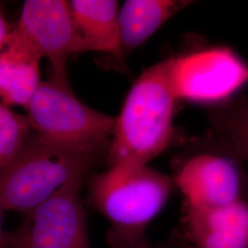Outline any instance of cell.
I'll use <instances>...</instances> for the list:
<instances>
[{
	"label": "cell",
	"mask_w": 248,
	"mask_h": 248,
	"mask_svg": "<svg viewBox=\"0 0 248 248\" xmlns=\"http://www.w3.org/2000/svg\"><path fill=\"white\" fill-rule=\"evenodd\" d=\"M176 186L173 177L152 169L114 166L89 177V199L108 222L109 248H152L151 222Z\"/></svg>",
	"instance_id": "cell-1"
},
{
	"label": "cell",
	"mask_w": 248,
	"mask_h": 248,
	"mask_svg": "<svg viewBox=\"0 0 248 248\" xmlns=\"http://www.w3.org/2000/svg\"><path fill=\"white\" fill-rule=\"evenodd\" d=\"M171 58L142 72L115 118L107 154L109 167L138 168L166 150L173 138V116L177 98L170 79Z\"/></svg>",
	"instance_id": "cell-2"
},
{
	"label": "cell",
	"mask_w": 248,
	"mask_h": 248,
	"mask_svg": "<svg viewBox=\"0 0 248 248\" xmlns=\"http://www.w3.org/2000/svg\"><path fill=\"white\" fill-rule=\"evenodd\" d=\"M102 156L31 134L14 159L0 169V205L4 211L30 213L66 183L85 178Z\"/></svg>",
	"instance_id": "cell-3"
},
{
	"label": "cell",
	"mask_w": 248,
	"mask_h": 248,
	"mask_svg": "<svg viewBox=\"0 0 248 248\" xmlns=\"http://www.w3.org/2000/svg\"><path fill=\"white\" fill-rule=\"evenodd\" d=\"M25 109L31 131L40 137L72 150L107 156L115 118L84 104L68 80L51 76L42 81Z\"/></svg>",
	"instance_id": "cell-4"
},
{
	"label": "cell",
	"mask_w": 248,
	"mask_h": 248,
	"mask_svg": "<svg viewBox=\"0 0 248 248\" xmlns=\"http://www.w3.org/2000/svg\"><path fill=\"white\" fill-rule=\"evenodd\" d=\"M83 181L71 180L26 213L16 230L5 233L3 248H91L79 197Z\"/></svg>",
	"instance_id": "cell-5"
},
{
	"label": "cell",
	"mask_w": 248,
	"mask_h": 248,
	"mask_svg": "<svg viewBox=\"0 0 248 248\" xmlns=\"http://www.w3.org/2000/svg\"><path fill=\"white\" fill-rule=\"evenodd\" d=\"M170 58L177 99L218 105L248 84V62L229 47H208Z\"/></svg>",
	"instance_id": "cell-6"
},
{
	"label": "cell",
	"mask_w": 248,
	"mask_h": 248,
	"mask_svg": "<svg viewBox=\"0 0 248 248\" xmlns=\"http://www.w3.org/2000/svg\"><path fill=\"white\" fill-rule=\"evenodd\" d=\"M243 162L230 144L222 151H202L181 161L174 174L175 185L185 204L197 208H215L242 200L247 174Z\"/></svg>",
	"instance_id": "cell-7"
},
{
	"label": "cell",
	"mask_w": 248,
	"mask_h": 248,
	"mask_svg": "<svg viewBox=\"0 0 248 248\" xmlns=\"http://www.w3.org/2000/svg\"><path fill=\"white\" fill-rule=\"evenodd\" d=\"M41 58L52 64V76L68 80L66 62L75 54L76 31L69 1L27 0L14 29Z\"/></svg>",
	"instance_id": "cell-8"
},
{
	"label": "cell",
	"mask_w": 248,
	"mask_h": 248,
	"mask_svg": "<svg viewBox=\"0 0 248 248\" xmlns=\"http://www.w3.org/2000/svg\"><path fill=\"white\" fill-rule=\"evenodd\" d=\"M178 229L196 248H248V203L240 200L215 208L185 204Z\"/></svg>",
	"instance_id": "cell-9"
},
{
	"label": "cell",
	"mask_w": 248,
	"mask_h": 248,
	"mask_svg": "<svg viewBox=\"0 0 248 248\" xmlns=\"http://www.w3.org/2000/svg\"><path fill=\"white\" fill-rule=\"evenodd\" d=\"M76 31L75 53L99 52L123 61L118 2L114 0L69 1Z\"/></svg>",
	"instance_id": "cell-10"
},
{
	"label": "cell",
	"mask_w": 248,
	"mask_h": 248,
	"mask_svg": "<svg viewBox=\"0 0 248 248\" xmlns=\"http://www.w3.org/2000/svg\"><path fill=\"white\" fill-rule=\"evenodd\" d=\"M42 58L16 32H9L6 45L0 51V100L7 106L26 108L42 80Z\"/></svg>",
	"instance_id": "cell-11"
},
{
	"label": "cell",
	"mask_w": 248,
	"mask_h": 248,
	"mask_svg": "<svg viewBox=\"0 0 248 248\" xmlns=\"http://www.w3.org/2000/svg\"><path fill=\"white\" fill-rule=\"evenodd\" d=\"M184 0H128L119 11V26L124 56L143 45L181 9Z\"/></svg>",
	"instance_id": "cell-12"
},
{
	"label": "cell",
	"mask_w": 248,
	"mask_h": 248,
	"mask_svg": "<svg viewBox=\"0 0 248 248\" xmlns=\"http://www.w3.org/2000/svg\"><path fill=\"white\" fill-rule=\"evenodd\" d=\"M213 129L223 136L239 159L248 166L246 194L248 196V98L240 96L216 105L209 111Z\"/></svg>",
	"instance_id": "cell-13"
},
{
	"label": "cell",
	"mask_w": 248,
	"mask_h": 248,
	"mask_svg": "<svg viewBox=\"0 0 248 248\" xmlns=\"http://www.w3.org/2000/svg\"><path fill=\"white\" fill-rule=\"evenodd\" d=\"M31 134L26 115L14 112L0 100V169L14 159Z\"/></svg>",
	"instance_id": "cell-14"
},
{
	"label": "cell",
	"mask_w": 248,
	"mask_h": 248,
	"mask_svg": "<svg viewBox=\"0 0 248 248\" xmlns=\"http://www.w3.org/2000/svg\"><path fill=\"white\" fill-rule=\"evenodd\" d=\"M156 248H196L188 243L182 235L179 229L174 230L167 239L162 241Z\"/></svg>",
	"instance_id": "cell-15"
},
{
	"label": "cell",
	"mask_w": 248,
	"mask_h": 248,
	"mask_svg": "<svg viewBox=\"0 0 248 248\" xmlns=\"http://www.w3.org/2000/svg\"><path fill=\"white\" fill-rule=\"evenodd\" d=\"M10 31H11L10 27L6 19L3 9L0 7V51L6 45V42Z\"/></svg>",
	"instance_id": "cell-16"
},
{
	"label": "cell",
	"mask_w": 248,
	"mask_h": 248,
	"mask_svg": "<svg viewBox=\"0 0 248 248\" xmlns=\"http://www.w3.org/2000/svg\"><path fill=\"white\" fill-rule=\"evenodd\" d=\"M4 212V210L2 209L1 205H0V248H3L4 245V238H5V233L2 230V213Z\"/></svg>",
	"instance_id": "cell-17"
}]
</instances>
